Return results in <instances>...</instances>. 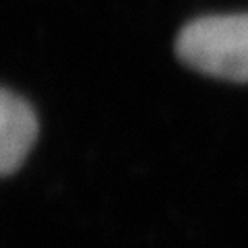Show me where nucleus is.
<instances>
[{
  "label": "nucleus",
  "mask_w": 248,
  "mask_h": 248,
  "mask_svg": "<svg viewBox=\"0 0 248 248\" xmlns=\"http://www.w3.org/2000/svg\"><path fill=\"white\" fill-rule=\"evenodd\" d=\"M174 48L192 71L248 83V13L207 15L186 23Z\"/></svg>",
  "instance_id": "f257e3e1"
},
{
  "label": "nucleus",
  "mask_w": 248,
  "mask_h": 248,
  "mask_svg": "<svg viewBox=\"0 0 248 248\" xmlns=\"http://www.w3.org/2000/svg\"><path fill=\"white\" fill-rule=\"evenodd\" d=\"M37 116L25 99L0 87V178L17 172L37 139Z\"/></svg>",
  "instance_id": "f03ea898"
}]
</instances>
